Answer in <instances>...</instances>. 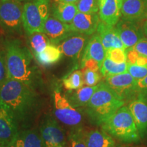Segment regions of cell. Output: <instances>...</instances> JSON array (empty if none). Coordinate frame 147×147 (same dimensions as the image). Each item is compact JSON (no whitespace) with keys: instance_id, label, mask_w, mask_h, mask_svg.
<instances>
[{"instance_id":"cell-1","label":"cell","mask_w":147,"mask_h":147,"mask_svg":"<svg viewBox=\"0 0 147 147\" xmlns=\"http://www.w3.org/2000/svg\"><path fill=\"white\" fill-rule=\"evenodd\" d=\"M35 89L23 82L8 78L0 90V106L12 115L19 130L29 129L41 108Z\"/></svg>"},{"instance_id":"cell-2","label":"cell","mask_w":147,"mask_h":147,"mask_svg":"<svg viewBox=\"0 0 147 147\" xmlns=\"http://www.w3.org/2000/svg\"><path fill=\"white\" fill-rule=\"evenodd\" d=\"M8 78L18 80L35 89L41 82V76L29 49L17 38L5 42Z\"/></svg>"},{"instance_id":"cell-3","label":"cell","mask_w":147,"mask_h":147,"mask_svg":"<svg viewBox=\"0 0 147 147\" xmlns=\"http://www.w3.org/2000/svg\"><path fill=\"white\" fill-rule=\"evenodd\" d=\"M124 104L105 82H100L88 103L87 113L92 122L103 125Z\"/></svg>"},{"instance_id":"cell-4","label":"cell","mask_w":147,"mask_h":147,"mask_svg":"<svg viewBox=\"0 0 147 147\" xmlns=\"http://www.w3.org/2000/svg\"><path fill=\"white\" fill-rule=\"evenodd\" d=\"M102 125L111 136L125 142H136L140 136L128 106L119 108Z\"/></svg>"},{"instance_id":"cell-5","label":"cell","mask_w":147,"mask_h":147,"mask_svg":"<svg viewBox=\"0 0 147 147\" xmlns=\"http://www.w3.org/2000/svg\"><path fill=\"white\" fill-rule=\"evenodd\" d=\"M49 0H30L23 4V23L27 36L43 32L44 26L50 16Z\"/></svg>"},{"instance_id":"cell-6","label":"cell","mask_w":147,"mask_h":147,"mask_svg":"<svg viewBox=\"0 0 147 147\" xmlns=\"http://www.w3.org/2000/svg\"><path fill=\"white\" fill-rule=\"evenodd\" d=\"M23 5L19 0L0 1V28L9 36H21Z\"/></svg>"},{"instance_id":"cell-7","label":"cell","mask_w":147,"mask_h":147,"mask_svg":"<svg viewBox=\"0 0 147 147\" xmlns=\"http://www.w3.org/2000/svg\"><path fill=\"white\" fill-rule=\"evenodd\" d=\"M54 114L59 121L70 127L79 126L83 119L82 114L73 107L59 91L54 92Z\"/></svg>"},{"instance_id":"cell-8","label":"cell","mask_w":147,"mask_h":147,"mask_svg":"<svg viewBox=\"0 0 147 147\" xmlns=\"http://www.w3.org/2000/svg\"><path fill=\"white\" fill-rule=\"evenodd\" d=\"M104 82L125 102L131 99L133 100L134 95L138 93V80L129 72L106 77Z\"/></svg>"},{"instance_id":"cell-9","label":"cell","mask_w":147,"mask_h":147,"mask_svg":"<svg viewBox=\"0 0 147 147\" xmlns=\"http://www.w3.org/2000/svg\"><path fill=\"white\" fill-rule=\"evenodd\" d=\"M40 133L45 147L65 146V134L63 129L51 117L44 119L40 127Z\"/></svg>"},{"instance_id":"cell-10","label":"cell","mask_w":147,"mask_h":147,"mask_svg":"<svg viewBox=\"0 0 147 147\" xmlns=\"http://www.w3.org/2000/svg\"><path fill=\"white\" fill-rule=\"evenodd\" d=\"M141 22L127 21L120 18L115 25L116 30L125 50L133 48L139 40L145 37Z\"/></svg>"},{"instance_id":"cell-11","label":"cell","mask_w":147,"mask_h":147,"mask_svg":"<svg viewBox=\"0 0 147 147\" xmlns=\"http://www.w3.org/2000/svg\"><path fill=\"white\" fill-rule=\"evenodd\" d=\"M90 37L77 32H72L57 46L62 54L71 59H78L83 55Z\"/></svg>"},{"instance_id":"cell-12","label":"cell","mask_w":147,"mask_h":147,"mask_svg":"<svg viewBox=\"0 0 147 147\" xmlns=\"http://www.w3.org/2000/svg\"><path fill=\"white\" fill-rule=\"evenodd\" d=\"M19 129L12 115L0 106V144L3 147L12 145Z\"/></svg>"},{"instance_id":"cell-13","label":"cell","mask_w":147,"mask_h":147,"mask_svg":"<svg viewBox=\"0 0 147 147\" xmlns=\"http://www.w3.org/2000/svg\"><path fill=\"white\" fill-rule=\"evenodd\" d=\"M72 32H74L71 31L69 24L63 23L51 14L46 21L43 29V33L50 40L51 45L55 46H57Z\"/></svg>"},{"instance_id":"cell-14","label":"cell","mask_w":147,"mask_h":147,"mask_svg":"<svg viewBox=\"0 0 147 147\" xmlns=\"http://www.w3.org/2000/svg\"><path fill=\"white\" fill-rule=\"evenodd\" d=\"M100 18L97 13H83L78 12L69 26L74 32L92 36L97 32Z\"/></svg>"},{"instance_id":"cell-15","label":"cell","mask_w":147,"mask_h":147,"mask_svg":"<svg viewBox=\"0 0 147 147\" xmlns=\"http://www.w3.org/2000/svg\"><path fill=\"white\" fill-rule=\"evenodd\" d=\"M121 18L141 22L147 20V0H123Z\"/></svg>"},{"instance_id":"cell-16","label":"cell","mask_w":147,"mask_h":147,"mask_svg":"<svg viewBox=\"0 0 147 147\" xmlns=\"http://www.w3.org/2000/svg\"><path fill=\"white\" fill-rule=\"evenodd\" d=\"M123 0H99L100 21L115 26L121 17Z\"/></svg>"},{"instance_id":"cell-17","label":"cell","mask_w":147,"mask_h":147,"mask_svg":"<svg viewBox=\"0 0 147 147\" xmlns=\"http://www.w3.org/2000/svg\"><path fill=\"white\" fill-rule=\"evenodd\" d=\"M97 33L100 36L106 51L115 48L125 50L123 44L117 34L115 26H111L100 21L97 27Z\"/></svg>"},{"instance_id":"cell-18","label":"cell","mask_w":147,"mask_h":147,"mask_svg":"<svg viewBox=\"0 0 147 147\" xmlns=\"http://www.w3.org/2000/svg\"><path fill=\"white\" fill-rule=\"evenodd\" d=\"M128 108L141 136L147 129V102L144 97L140 96L137 99L131 100L129 104Z\"/></svg>"},{"instance_id":"cell-19","label":"cell","mask_w":147,"mask_h":147,"mask_svg":"<svg viewBox=\"0 0 147 147\" xmlns=\"http://www.w3.org/2000/svg\"><path fill=\"white\" fill-rule=\"evenodd\" d=\"M105 58L106 51L101 41L100 36L96 32L90 37L82 55L81 63L88 59H93L96 61L101 67Z\"/></svg>"},{"instance_id":"cell-20","label":"cell","mask_w":147,"mask_h":147,"mask_svg":"<svg viewBox=\"0 0 147 147\" xmlns=\"http://www.w3.org/2000/svg\"><path fill=\"white\" fill-rule=\"evenodd\" d=\"M98 85L99 84L93 87L86 86L76 90L68 91L65 96L73 107L78 108L87 106L93 93L98 88Z\"/></svg>"},{"instance_id":"cell-21","label":"cell","mask_w":147,"mask_h":147,"mask_svg":"<svg viewBox=\"0 0 147 147\" xmlns=\"http://www.w3.org/2000/svg\"><path fill=\"white\" fill-rule=\"evenodd\" d=\"M12 145L15 147H45L40 131L29 128L19 130Z\"/></svg>"},{"instance_id":"cell-22","label":"cell","mask_w":147,"mask_h":147,"mask_svg":"<svg viewBox=\"0 0 147 147\" xmlns=\"http://www.w3.org/2000/svg\"><path fill=\"white\" fill-rule=\"evenodd\" d=\"M84 139L87 147H115L113 138L103 129L84 132Z\"/></svg>"},{"instance_id":"cell-23","label":"cell","mask_w":147,"mask_h":147,"mask_svg":"<svg viewBox=\"0 0 147 147\" xmlns=\"http://www.w3.org/2000/svg\"><path fill=\"white\" fill-rule=\"evenodd\" d=\"M51 15L64 23L71 24L78 12L76 4L55 2L51 7Z\"/></svg>"},{"instance_id":"cell-24","label":"cell","mask_w":147,"mask_h":147,"mask_svg":"<svg viewBox=\"0 0 147 147\" xmlns=\"http://www.w3.org/2000/svg\"><path fill=\"white\" fill-rule=\"evenodd\" d=\"M38 63L44 67H48L57 63L62 57V53L57 46L49 45L42 52L34 55Z\"/></svg>"},{"instance_id":"cell-25","label":"cell","mask_w":147,"mask_h":147,"mask_svg":"<svg viewBox=\"0 0 147 147\" xmlns=\"http://www.w3.org/2000/svg\"><path fill=\"white\" fill-rule=\"evenodd\" d=\"M128 64L127 62L123 63H117L108 58H105L101 66L100 71L104 78L110 76L120 74L127 72Z\"/></svg>"},{"instance_id":"cell-26","label":"cell","mask_w":147,"mask_h":147,"mask_svg":"<svg viewBox=\"0 0 147 147\" xmlns=\"http://www.w3.org/2000/svg\"><path fill=\"white\" fill-rule=\"evenodd\" d=\"M29 37V43L34 55L41 53L51 45L50 40L43 32L34 33Z\"/></svg>"},{"instance_id":"cell-27","label":"cell","mask_w":147,"mask_h":147,"mask_svg":"<svg viewBox=\"0 0 147 147\" xmlns=\"http://www.w3.org/2000/svg\"><path fill=\"white\" fill-rule=\"evenodd\" d=\"M64 87L68 91L76 90L83 87L84 82L82 71L76 70L63 79Z\"/></svg>"},{"instance_id":"cell-28","label":"cell","mask_w":147,"mask_h":147,"mask_svg":"<svg viewBox=\"0 0 147 147\" xmlns=\"http://www.w3.org/2000/svg\"><path fill=\"white\" fill-rule=\"evenodd\" d=\"M76 5L80 12L97 13L99 12V0H79Z\"/></svg>"},{"instance_id":"cell-29","label":"cell","mask_w":147,"mask_h":147,"mask_svg":"<svg viewBox=\"0 0 147 147\" xmlns=\"http://www.w3.org/2000/svg\"><path fill=\"white\" fill-rule=\"evenodd\" d=\"M127 63L147 67V57L140 55L133 48L126 50Z\"/></svg>"},{"instance_id":"cell-30","label":"cell","mask_w":147,"mask_h":147,"mask_svg":"<svg viewBox=\"0 0 147 147\" xmlns=\"http://www.w3.org/2000/svg\"><path fill=\"white\" fill-rule=\"evenodd\" d=\"M106 57L117 63H123L127 62L126 50L123 49H110L106 51Z\"/></svg>"},{"instance_id":"cell-31","label":"cell","mask_w":147,"mask_h":147,"mask_svg":"<svg viewBox=\"0 0 147 147\" xmlns=\"http://www.w3.org/2000/svg\"><path fill=\"white\" fill-rule=\"evenodd\" d=\"M82 74H83L84 82L87 86L93 87L100 83V82L102 79V76L98 71L84 69L82 71Z\"/></svg>"},{"instance_id":"cell-32","label":"cell","mask_w":147,"mask_h":147,"mask_svg":"<svg viewBox=\"0 0 147 147\" xmlns=\"http://www.w3.org/2000/svg\"><path fill=\"white\" fill-rule=\"evenodd\" d=\"M71 147H87L84 139V131L80 128L75 129L70 134Z\"/></svg>"},{"instance_id":"cell-33","label":"cell","mask_w":147,"mask_h":147,"mask_svg":"<svg viewBox=\"0 0 147 147\" xmlns=\"http://www.w3.org/2000/svg\"><path fill=\"white\" fill-rule=\"evenodd\" d=\"M127 72L131 75L136 80L144 78L147 76V67L127 63Z\"/></svg>"},{"instance_id":"cell-34","label":"cell","mask_w":147,"mask_h":147,"mask_svg":"<svg viewBox=\"0 0 147 147\" xmlns=\"http://www.w3.org/2000/svg\"><path fill=\"white\" fill-rule=\"evenodd\" d=\"M8 78L5 49L0 50V84L2 85Z\"/></svg>"},{"instance_id":"cell-35","label":"cell","mask_w":147,"mask_h":147,"mask_svg":"<svg viewBox=\"0 0 147 147\" xmlns=\"http://www.w3.org/2000/svg\"><path fill=\"white\" fill-rule=\"evenodd\" d=\"M140 55H144L147 57V38H144L139 40L133 47Z\"/></svg>"},{"instance_id":"cell-36","label":"cell","mask_w":147,"mask_h":147,"mask_svg":"<svg viewBox=\"0 0 147 147\" xmlns=\"http://www.w3.org/2000/svg\"><path fill=\"white\" fill-rule=\"evenodd\" d=\"M80 65H81V67L82 69H91V70L93 71H98L100 69L98 63H97L96 61L93 59H88L85 61H84L83 63H82Z\"/></svg>"},{"instance_id":"cell-37","label":"cell","mask_w":147,"mask_h":147,"mask_svg":"<svg viewBox=\"0 0 147 147\" xmlns=\"http://www.w3.org/2000/svg\"><path fill=\"white\" fill-rule=\"evenodd\" d=\"M138 91L140 93L141 92H147V76L138 80Z\"/></svg>"},{"instance_id":"cell-38","label":"cell","mask_w":147,"mask_h":147,"mask_svg":"<svg viewBox=\"0 0 147 147\" xmlns=\"http://www.w3.org/2000/svg\"><path fill=\"white\" fill-rule=\"evenodd\" d=\"M78 1L79 0H54L55 2L56 3H74V4H76Z\"/></svg>"},{"instance_id":"cell-39","label":"cell","mask_w":147,"mask_h":147,"mask_svg":"<svg viewBox=\"0 0 147 147\" xmlns=\"http://www.w3.org/2000/svg\"><path fill=\"white\" fill-rule=\"evenodd\" d=\"M142 27H143V31H144V34L145 35V36L147 38V20L143 23Z\"/></svg>"},{"instance_id":"cell-40","label":"cell","mask_w":147,"mask_h":147,"mask_svg":"<svg viewBox=\"0 0 147 147\" xmlns=\"http://www.w3.org/2000/svg\"><path fill=\"white\" fill-rule=\"evenodd\" d=\"M5 147H15L13 145H10V146H5Z\"/></svg>"},{"instance_id":"cell-41","label":"cell","mask_w":147,"mask_h":147,"mask_svg":"<svg viewBox=\"0 0 147 147\" xmlns=\"http://www.w3.org/2000/svg\"><path fill=\"white\" fill-rule=\"evenodd\" d=\"M56 147H65V146H56Z\"/></svg>"},{"instance_id":"cell-42","label":"cell","mask_w":147,"mask_h":147,"mask_svg":"<svg viewBox=\"0 0 147 147\" xmlns=\"http://www.w3.org/2000/svg\"><path fill=\"white\" fill-rule=\"evenodd\" d=\"M1 86H2V85H1V84H0V90H1Z\"/></svg>"},{"instance_id":"cell-43","label":"cell","mask_w":147,"mask_h":147,"mask_svg":"<svg viewBox=\"0 0 147 147\" xmlns=\"http://www.w3.org/2000/svg\"><path fill=\"white\" fill-rule=\"evenodd\" d=\"M0 1H4V0H0ZM19 1H22V0H19Z\"/></svg>"},{"instance_id":"cell-44","label":"cell","mask_w":147,"mask_h":147,"mask_svg":"<svg viewBox=\"0 0 147 147\" xmlns=\"http://www.w3.org/2000/svg\"><path fill=\"white\" fill-rule=\"evenodd\" d=\"M0 147H3V146H1V144H0Z\"/></svg>"},{"instance_id":"cell-45","label":"cell","mask_w":147,"mask_h":147,"mask_svg":"<svg viewBox=\"0 0 147 147\" xmlns=\"http://www.w3.org/2000/svg\"><path fill=\"white\" fill-rule=\"evenodd\" d=\"M22 1H23V0H22ZM29 1H30V0H29Z\"/></svg>"}]
</instances>
